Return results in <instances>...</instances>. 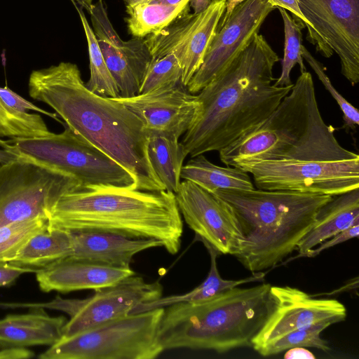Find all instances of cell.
Returning <instances> with one entry per match:
<instances>
[{"label": "cell", "mask_w": 359, "mask_h": 359, "mask_svg": "<svg viewBox=\"0 0 359 359\" xmlns=\"http://www.w3.org/2000/svg\"><path fill=\"white\" fill-rule=\"evenodd\" d=\"M28 91L53 109L74 133L128 170L137 189L165 190L150 163L142 122L121 102L90 91L76 64L61 62L32 71Z\"/></svg>", "instance_id": "cell-1"}, {"label": "cell", "mask_w": 359, "mask_h": 359, "mask_svg": "<svg viewBox=\"0 0 359 359\" xmlns=\"http://www.w3.org/2000/svg\"><path fill=\"white\" fill-rule=\"evenodd\" d=\"M279 60L265 38L257 34L199 92L200 114L181 142L187 156L219 151L270 116L294 84L272 83Z\"/></svg>", "instance_id": "cell-2"}, {"label": "cell", "mask_w": 359, "mask_h": 359, "mask_svg": "<svg viewBox=\"0 0 359 359\" xmlns=\"http://www.w3.org/2000/svg\"><path fill=\"white\" fill-rule=\"evenodd\" d=\"M49 227L154 238L170 254L181 245L183 222L175 194L119 187L79 188L62 194L48 215Z\"/></svg>", "instance_id": "cell-3"}, {"label": "cell", "mask_w": 359, "mask_h": 359, "mask_svg": "<svg viewBox=\"0 0 359 359\" xmlns=\"http://www.w3.org/2000/svg\"><path fill=\"white\" fill-rule=\"evenodd\" d=\"M320 111L310 72L301 73L290 93L259 125L219 151L221 161L347 160L358 154L343 147Z\"/></svg>", "instance_id": "cell-4"}, {"label": "cell", "mask_w": 359, "mask_h": 359, "mask_svg": "<svg viewBox=\"0 0 359 359\" xmlns=\"http://www.w3.org/2000/svg\"><path fill=\"white\" fill-rule=\"evenodd\" d=\"M233 209L243 237L236 258L248 271L271 269L296 250L332 196L285 190H219Z\"/></svg>", "instance_id": "cell-5"}, {"label": "cell", "mask_w": 359, "mask_h": 359, "mask_svg": "<svg viewBox=\"0 0 359 359\" xmlns=\"http://www.w3.org/2000/svg\"><path fill=\"white\" fill-rule=\"evenodd\" d=\"M270 287H236L203 301L165 307L158 330L162 348L224 353L252 347L267 316Z\"/></svg>", "instance_id": "cell-6"}, {"label": "cell", "mask_w": 359, "mask_h": 359, "mask_svg": "<svg viewBox=\"0 0 359 359\" xmlns=\"http://www.w3.org/2000/svg\"><path fill=\"white\" fill-rule=\"evenodd\" d=\"M3 142V149L72 177L81 188L137 189L136 180L128 170L67 126L60 133Z\"/></svg>", "instance_id": "cell-7"}, {"label": "cell", "mask_w": 359, "mask_h": 359, "mask_svg": "<svg viewBox=\"0 0 359 359\" xmlns=\"http://www.w3.org/2000/svg\"><path fill=\"white\" fill-rule=\"evenodd\" d=\"M164 308L130 313L68 337L41 359H154L163 349L158 330Z\"/></svg>", "instance_id": "cell-8"}, {"label": "cell", "mask_w": 359, "mask_h": 359, "mask_svg": "<svg viewBox=\"0 0 359 359\" xmlns=\"http://www.w3.org/2000/svg\"><path fill=\"white\" fill-rule=\"evenodd\" d=\"M70 177L20 156L0 163V227L48 213L64 194L80 188Z\"/></svg>", "instance_id": "cell-9"}, {"label": "cell", "mask_w": 359, "mask_h": 359, "mask_svg": "<svg viewBox=\"0 0 359 359\" xmlns=\"http://www.w3.org/2000/svg\"><path fill=\"white\" fill-rule=\"evenodd\" d=\"M257 189L339 195L359 188V158L347 160L243 161Z\"/></svg>", "instance_id": "cell-10"}, {"label": "cell", "mask_w": 359, "mask_h": 359, "mask_svg": "<svg viewBox=\"0 0 359 359\" xmlns=\"http://www.w3.org/2000/svg\"><path fill=\"white\" fill-rule=\"evenodd\" d=\"M158 281L147 283L135 274L105 287L95 290L86 299H63L57 296L46 303H12L15 308H42L62 311L69 316L63 328L68 337L132 313L139 304L161 297Z\"/></svg>", "instance_id": "cell-11"}, {"label": "cell", "mask_w": 359, "mask_h": 359, "mask_svg": "<svg viewBox=\"0 0 359 359\" xmlns=\"http://www.w3.org/2000/svg\"><path fill=\"white\" fill-rule=\"evenodd\" d=\"M309 22L306 39L323 57L334 53L341 72L355 86L359 82V0H297Z\"/></svg>", "instance_id": "cell-12"}, {"label": "cell", "mask_w": 359, "mask_h": 359, "mask_svg": "<svg viewBox=\"0 0 359 359\" xmlns=\"http://www.w3.org/2000/svg\"><path fill=\"white\" fill-rule=\"evenodd\" d=\"M225 7L226 0H212L199 14L190 13L188 8L167 27L144 39L153 58L170 53L175 55L182 67L184 86L202 65Z\"/></svg>", "instance_id": "cell-13"}, {"label": "cell", "mask_w": 359, "mask_h": 359, "mask_svg": "<svg viewBox=\"0 0 359 359\" xmlns=\"http://www.w3.org/2000/svg\"><path fill=\"white\" fill-rule=\"evenodd\" d=\"M346 317L344 305L336 299H316L297 288L271 285L267 316L252 347L259 353L290 332L323 321L332 325Z\"/></svg>", "instance_id": "cell-14"}, {"label": "cell", "mask_w": 359, "mask_h": 359, "mask_svg": "<svg viewBox=\"0 0 359 359\" xmlns=\"http://www.w3.org/2000/svg\"><path fill=\"white\" fill-rule=\"evenodd\" d=\"M181 216L196 238L219 255H235L243 241L231 207L196 184L183 180L175 194Z\"/></svg>", "instance_id": "cell-15"}, {"label": "cell", "mask_w": 359, "mask_h": 359, "mask_svg": "<svg viewBox=\"0 0 359 359\" xmlns=\"http://www.w3.org/2000/svg\"><path fill=\"white\" fill-rule=\"evenodd\" d=\"M276 8L267 0H245L238 4L218 28L202 65L187 86L188 90L199 93L221 74L248 46Z\"/></svg>", "instance_id": "cell-16"}, {"label": "cell", "mask_w": 359, "mask_h": 359, "mask_svg": "<svg viewBox=\"0 0 359 359\" xmlns=\"http://www.w3.org/2000/svg\"><path fill=\"white\" fill-rule=\"evenodd\" d=\"M114 99L140 119L147 133H165L177 138L190 129L201 109L197 95L190 93L182 83L133 97Z\"/></svg>", "instance_id": "cell-17"}, {"label": "cell", "mask_w": 359, "mask_h": 359, "mask_svg": "<svg viewBox=\"0 0 359 359\" xmlns=\"http://www.w3.org/2000/svg\"><path fill=\"white\" fill-rule=\"evenodd\" d=\"M134 274L130 267L107 266L68 257L38 269L36 278L43 292H69L105 287Z\"/></svg>", "instance_id": "cell-18"}, {"label": "cell", "mask_w": 359, "mask_h": 359, "mask_svg": "<svg viewBox=\"0 0 359 359\" xmlns=\"http://www.w3.org/2000/svg\"><path fill=\"white\" fill-rule=\"evenodd\" d=\"M97 40L116 81L120 97L138 95L144 76L152 60L144 39L134 37L123 41L114 29Z\"/></svg>", "instance_id": "cell-19"}, {"label": "cell", "mask_w": 359, "mask_h": 359, "mask_svg": "<svg viewBox=\"0 0 359 359\" xmlns=\"http://www.w3.org/2000/svg\"><path fill=\"white\" fill-rule=\"evenodd\" d=\"M71 233L70 257L111 266L130 267L136 254L149 248L163 247L160 241L154 238H133L101 231Z\"/></svg>", "instance_id": "cell-20"}, {"label": "cell", "mask_w": 359, "mask_h": 359, "mask_svg": "<svg viewBox=\"0 0 359 359\" xmlns=\"http://www.w3.org/2000/svg\"><path fill=\"white\" fill-rule=\"evenodd\" d=\"M65 316L53 317L42 308L25 314L8 315L0 320V348L52 346L63 337Z\"/></svg>", "instance_id": "cell-21"}, {"label": "cell", "mask_w": 359, "mask_h": 359, "mask_svg": "<svg viewBox=\"0 0 359 359\" xmlns=\"http://www.w3.org/2000/svg\"><path fill=\"white\" fill-rule=\"evenodd\" d=\"M356 224H359V188L332 196L319 210L314 223L297 246V257H306L311 249Z\"/></svg>", "instance_id": "cell-22"}, {"label": "cell", "mask_w": 359, "mask_h": 359, "mask_svg": "<svg viewBox=\"0 0 359 359\" xmlns=\"http://www.w3.org/2000/svg\"><path fill=\"white\" fill-rule=\"evenodd\" d=\"M181 178L196 184L212 194L224 189L246 191L255 189L247 172L237 166L217 165L203 154L191 158L183 165Z\"/></svg>", "instance_id": "cell-23"}, {"label": "cell", "mask_w": 359, "mask_h": 359, "mask_svg": "<svg viewBox=\"0 0 359 359\" xmlns=\"http://www.w3.org/2000/svg\"><path fill=\"white\" fill-rule=\"evenodd\" d=\"M72 252V233L48 225L33 236L8 263L38 270L69 257Z\"/></svg>", "instance_id": "cell-24"}, {"label": "cell", "mask_w": 359, "mask_h": 359, "mask_svg": "<svg viewBox=\"0 0 359 359\" xmlns=\"http://www.w3.org/2000/svg\"><path fill=\"white\" fill-rule=\"evenodd\" d=\"M150 163L165 190L175 194L180 184L183 162L187 156L179 138L161 133H147Z\"/></svg>", "instance_id": "cell-25"}, {"label": "cell", "mask_w": 359, "mask_h": 359, "mask_svg": "<svg viewBox=\"0 0 359 359\" xmlns=\"http://www.w3.org/2000/svg\"><path fill=\"white\" fill-rule=\"evenodd\" d=\"M205 246L210 256V268L207 278L198 286L183 294L161 297L156 300L141 304L136 307L135 312L165 308L178 302L194 303L203 301L241 285L264 280L263 272L254 273L252 276L239 280L223 279L217 266V257L219 254L210 246Z\"/></svg>", "instance_id": "cell-26"}, {"label": "cell", "mask_w": 359, "mask_h": 359, "mask_svg": "<svg viewBox=\"0 0 359 359\" xmlns=\"http://www.w3.org/2000/svg\"><path fill=\"white\" fill-rule=\"evenodd\" d=\"M189 0L175 5L140 2L126 5L128 31L135 38L144 39L170 25L179 15L189 8Z\"/></svg>", "instance_id": "cell-27"}, {"label": "cell", "mask_w": 359, "mask_h": 359, "mask_svg": "<svg viewBox=\"0 0 359 359\" xmlns=\"http://www.w3.org/2000/svg\"><path fill=\"white\" fill-rule=\"evenodd\" d=\"M86 35L90 60V79L86 83L92 92L110 98L120 97L115 80L104 59L95 34L89 25L83 8L74 3Z\"/></svg>", "instance_id": "cell-28"}, {"label": "cell", "mask_w": 359, "mask_h": 359, "mask_svg": "<svg viewBox=\"0 0 359 359\" xmlns=\"http://www.w3.org/2000/svg\"><path fill=\"white\" fill-rule=\"evenodd\" d=\"M277 8L283 20L285 42L281 73L273 84L276 86H285L293 84L290 73L295 65L299 66L301 73L306 71L302 56V29L305 26L301 20L291 17L285 9Z\"/></svg>", "instance_id": "cell-29"}, {"label": "cell", "mask_w": 359, "mask_h": 359, "mask_svg": "<svg viewBox=\"0 0 359 359\" xmlns=\"http://www.w3.org/2000/svg\"><path fill=\"white\" fill-rule=\"evenodd\" d=\"M51 133L40 115L17 111L0 98V138L40 137Z\"/></svg>", "instance_id": "cell-30"}, {"label": "cell", "mask_w": 359, "mask_h": 359, "mask_svg": "<svg viewBox=\"0 0 359 359\" xmlns=\"http://www.w3.org/2000/svg\"><path fill=\"white\" fill-rule=\"evenodd\" d=\"M48 219L38 217L0 227V263L12 261L25 244L48 226Z\"/></svg>", "instance_id": "cell-31"}, {"label": "cell", "mask_w": 359, "mask_h": 359, "mask_svg": "<svg viewBox=\"0 0 359 359\" xmlns=\"http://www.w3.org/2000/svg\"><path fill=\"white\" fill-rule=\"evenodd\" d=\"M330 325V323L323 321L290 332L266 346L259 353L269 356L294 347H313L328 351L330 348L320 334Z\"/></svg>", "instance_id": "cell-32"}, {"label": "cell", "mask_w": 359, "mask_h": 359, "mask_svg": "<svg viewBox=\"0 0 359 359\" xmlns=\"http://www.w3.org/2000/svg\"><path fill=\"white\" fill-rule=\"evenodd\" d=\"M182 76L181 65L173 53L152 57L142 81L139 94L182 83Z\"/></svg>", "instance_id": "cell-33"}, {"label": "cell", "mask_w": 359, "mask_h": 359, "mask_svg": "<svg viewBox=\"0 0 359 359\" xmlns=\"http://www.w3.org/2000/svg\"><path fill=\"white\" fill-rule=\"evenodd\" d=\"M302 56L309 64L316 74L318 79L339 105L343 114V127L346 128L348 132L349 130L355 132L356 127L359 125V113L358 109L348 102V100L337 90L326 74L325 67L313 57L303 45L302 46Z\"/></svg>", "instance_id": "cell-34"}, {"label": "cell", "mask_w": 359, "mask_h": 359, "mask_svg": "<svg viewBox=\"0 0 359 359\" xmlns=\"http://www.w3.org/2000/svg\"><path fill=\"white\" fill-rule=\"evenodd\" d=\"M0 98L6 105L17 111L22 113L29 112V111H38L62 123L56 113H51L38 107L6 86L0 87Z\"/></svg>", "instance_id": "cell-35"}, {"label": "cell", "mask_w": 359, "mask_h": 359, "mask_svg": "<svg viewBox=\"0 0 359 359\" xmlns=\"http://www.w3.org/2000/svg\"><path fill=\"white\" fill-rule=\"evenodd\" d=\"M359 224L352 225L346 229L337 233L331 238L327 239L316 248L311 249L306 255L307 257H314L320 254L324 250L337 245L339 243L347 241L353 238L358 237Z\"/></svg>", "instance_id": "cell-36"}, {"label": "cell", "mask_w": 359, "mask_h": 359, "mask_svg": "<svg viewBox=\"0 0 359 359\" xmlns=\"http://www.w3.org/2000/svg\"><path fill=\"white\" fill-rule=\"evenodd\" d=\"M37 270L16 266L10 263H0V287L12 285L22 273L36 272Z\"/></svg>", "instance_id": "cell-37"}, {"label": "cell", "mask_w": 359, "mask_h": 359, "mask_svg": "<svg viewBox=\"0 0 359 359\" xmlns=\"http://www.w3.org/2000/svg\"><path fill=\"white\" fill-rule=\"evenodd\" d=\"M268 2L277 8H282L285 11H290L293 17L302 20L304 26L307 28V31L309 29V25L306 19L301 12L297 0H267Z\"/></svg>", "instance_id": "cell-38"}, {"label": "cell", "mask_w": 359, "mask_h": 359, "mask_svg": "<svg viewBox=\"0 0 359 359\" xmlns=\"http://www.w3.org/2000/svg\"><path fill=\"white\" fill-rule=\"evenodd\" d=\"M34 355L33 351L25 347H8L0 349V359L29 358Z\"/></svg>", "instance_id": "cell-39"}, {"label": "cell", "mask_w": 359, "mask_h": 359, "mask_svg": "<svg viewBox=\"0 0 359 359\" xmlns=\"http://www.w3.org/2000/svg\"><path fill=\"white\" fill-rule=\"evenodd\" d=\"M284 354L285 359H315L316 356L304 347H294L286 350Z\"/></svg>", "instance_id": "cell-40"}, {"label": "cell", "mask_w": 359, "mask_h": 359, "mask_svg": "<svg viewBox=\"0 0 359 359\" xmlns=\"http://www.w3.org/2000/svg\"><path fill=\"white\" fill-rule=\"evenodd\" d=\"M245 0H226V7L224 15L219 23L218 28L222 27L226 22L233 10L240 4Z\"/></svg>", "instance_id": "cell-41"}, {"label": "cell", "mask_w": 359, "mask_h": 359, "mask_svg": "<svg viewBox=\"0 0 359 359\" xmlns=\"http://www.w3.org/2000/svg\"><path fill=\"white\" fill-rule=\"evenodd\" d=\"M212 0H189V6L192 8L194 14H199L205 11Z\"/></svg>", "instance_id": "cell-42"}, {"label": "cell", "mask_w": 359, "mask_h": 359, "mask_svg": "<svg viewBox=\"0 0 359 359\" xmlns=\"http://www.w3.org/2000/svg\"><path fill=\"white\" fill-rule=\"evenodd\" d=\"M20 156L7 149H0V163H7L18 161Z\"/></svg>", "instance_id": "cell-43"}, {"label": "cell", "mask_w": 359, "mask_h": 359, "mask_svg": "<svg viewBox=\"0 0 359 359\" xmlns=\"http://www.w3.org/2000/svg\"><path fill=\"white\" fill-rule=\"evenodd\" d=\"M73 3L81 6L82 8L86 10L88 13L93 8V0H71Z\"/></svg>", "instance_id": "cell-44"}, {"label": "cell", "mask_w": 359, "mask_h": 359, "mask_svg": "<svg viewBox=\"0 0 359 359\" xmlns=\"http://www.w3.org/2000/svg\"><path fill=\"white\" fill-rule=\"evenodd\" d=\"M184 0H140L137 3L140 2H149V3H160L170 5L177 4ZM136 4V3H135Z\"/></svg>", "instance_id": "cell-45"}, {"label": "cell", "mask_w": 359, "mask_h": 359, "mask_svg": "<svg viewBox=\"0 0 359 359\" xmlns=\"http://www.w3.org/2000/svg\"><path fill=\"white\" fill-rule=\"evenodd\" d=\"M127 5H132L137 3L140 0H125Z\"/></svg>", "instance_id": "cell-46"}]
</instances>
